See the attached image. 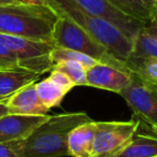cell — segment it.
<instances>
[{"label":"cell","instance_id":"cell-10","mask_svg":"<svg viewBox=\"0 0 157 157\" xmlns=\"http://www.w3.org/2000/svg\"><path fill=\"white\" fill-rule=\"evenodd\" d=\"M48 117V114L33 116L8 114L0 117V144L16 140H26Z\"/></svg>","mask_w":157,"mask_h":157},{"label":"cell","instance_id":"cell-23","mask_svg":"<svg viewBox=\"0 0 157 157\" xmlns=\"http://www.w3.org/2000/svg\"><path fill=\"white\" fill-rule=\"evenodd\" d=\"M48 78H50L52 81H54L57 85H59L60 87H63V90H67L68 93H69L70 90H71L72 88L75 86L73 82H72L65 73L58 71V70L53 69L52 71H51V74H50V76H48Z\"/></svg>","mask_w":157,"mask_h":157},{"label":"cell","instance_id":"cell-6","mask_svg":"<svg viewBox=\"0 0 157 157\" xmlns=\"http://www.w3.org/2000/svg\"><path fill=\"white\" fill-rule=\"evenodd\" d=\"M138 118L127 122H97L92 157H115L138 132Z\"/></svg>","mask_w":157,"mask_h":157},{"label":"cell","instance_id":"cell-11","mask_svg":"<svg viewBox=\"0 0 157 157\" xmlns=\"http://www.w3.org/2000/svg\"><path fill=\"white\" fill-rule=\"evenodd\" d=\"M9 114L17 115H48L50 109L43 105L36 90V82L21 88L6 99Z\"/></svg>","mask_w":157,"mask_h":157},{"label":"cell","instance_id":"cell-14","mask_svg":"<svg viewBox=\"0 0 157 157\" xmlns=\"http://www.w3.org/2000/svg\"><path fill=\"white\" fill-rule=\"evenodd\" d=\"M40 74L16 68V69L0 70V101L9 98L21 88L35 83Z\"/></svg>","mask_w":157,"mask_h":157},{"label":"cell","instance_id":"cell-24","mask_svg":"<svg viewBox=\"0 0 157 157\" xmlns=\"http://www.w3.org/2000/svg\"><path fill=\"white\" fill-rule=\"evenodd\" d=\"M144 27H145V29L148 31V33H152L153 36H155V37L157 38V15Z\"/></svg>","mask_w":157,"mask_h":157},{"label":"cell","instance_id":"cell-13","mask_svg":"<svg viewBox=\"0 0 157 157\" xmlns=\"http://www.w3.org/2000/svg\"><path fill=\"white\" fill-rule=\"evenodd\" d=\"M125 15L139 21L145 26L157 15V2L154 0H107Z\"/></svg>","mask_w":157,"mask_h":157},{"label":"cell","instance_id":"cell-26","mask_svg":"<svg viewBox=\"0 0 157 157\" xmlns=\"http://www.w3.org/2000/svg\"><path fill=\"white\" fill-rule=\"evenodd\" d=\"M24 3L29 5H37V6H46V0H21Z\"/></svg>","mask_w":157,"mask_h":157},{"label":"cell","instance_id":"cell-25","mask_svg":"<svg viewBox=\"0 0 157 157\" xmlns=\"http://www.w3.org/2000/svg\"><path fill=\"white\" fill-rule=\"evenodd\" d=\"M8 114H9V110H8V107L6 105V99H5V100L0 101V117L8 115Z\"/></svg>","mask_w":157,"mask_h":157},{"label":"cell","instance_id":"cell-9","mask_svg":"<svg viewBox=\"0 0 157 157\" xmlns=\"http://www.w3.org/2000/svg\"><path fill=\"white\" fill-rule=\"evenodd\" d=\"M131 82V74L107 63H97L86 69V86L120 94Z\"/></svg>","mask_w":157,"mask_h":157},{"label":"cell","instance_id":"cell-18","mask_svg":"<svg viewBox=\"0 0 157 157\" xmlns=\"http://www.w3.org/2000/svg\"><path fill=\"white\" fill-rule=\"evenodd\" d=\"M129 56L142 58H157V38L145 27L140 29L132 40V50Z\"/></svg>","mask_w":157,"mask_h":157},{"label":"cell","instance_id":"cell-3","mask_svg":"<svg viewBox=\"0 0 157 157\" xmlns=\"http://www.w3.org/2000/svg\"><path fill=\"white\" fill-rule=\"evenodd\" d=\"M93 121L85 112L50 115L25 140V157L69 156L68 137L78 125Z\"/></svg>","mask_w":157,"mask_h":157},{"label":"cell","instance_id":"cell-5","mask_svg":"<svg viewBox=\"0 0 157 157\" xmlns=\"http://www.w3.org/2000/svg\"><path fill=\"white\" fill-rule=\"evenodd\" d=\"M0 40L12 51L21 69L43 74L52 71L54 63L51 59L53 44L27 38L0 33Z\"/></svg>","mask_w":157,"mask_h":157},{"label":"cell","instance_id":"cell-22","mask_svg":"<svg viewBox=\"0 0 157 157\" xmlns=\"http://www.w3.org/2000/svg\"><path fill=\"white\" fill-rule=\"evenodd\" d=\"M18 68L17 61L12 51L0 40V70H9Z\"/></svg>","mask_w":157,"mask_h":157},{"label":"cell","instance_id":"cell-12","mask_svg":"<svg viewBox=\"0 0 157 157\" xmlns=\"http://www.w3.org/2000/svg\"><path fill=\"white\" fill-rule=\"evenodd\" d=\"M97 122L90 121L78 125L68 137V151L72 157H92Z\"/></svg>","mask_w":157,"mask_h":157},{"label":"cell","instance_id":"cell-17","mask_svg":"<svg viewBox=\"0 0 157 157\" xmlns=\"http://www.w3.org/2000/svg\"><path fill=\"white\" fill-rule=\"evenodd\" d=\"M36 90L39 98L48 109L59 107L65 96L68 94L67 90L57 85L50 78L36 83Z\"/></svg>","mask_w":157,"mask_h":157},{"label":"cell","instance_id":"cell-16","mask_svg":"<svg viewBox=\"0 0 157 157\" xmlns=\"http://www.w3.org/2000/svg\"><path fill=\"white\" fill-rule=\"evenodd\" d=\"M125 63L131 74L146 83L157 86V58L129 56Z\"/></svg>","mask_w":157,"mask_h":157},{"label":"cell","instance_id":"cell-21","mask_svg":"<svg viewBox=\"0 0 157 157\" xmlns=\"http://www.w3.org/2000/svg\"><path fill=\"white\" fill-rule=\"evenodd\" d=\"M25 140L0 144V157H25Z\"/></svg>","mask_w":157,"mask_h":157},{"label":"cell","instance_id":"cell-8","mask_svg":"<svg viewBox=\"0 0 157 157\" xmlns=\"http://www.w3.org/2000/svg\"><path fill=\"white\" fill-rule=\"evenodd\" d=\"M74 1L86 12L103 18L117 27L130 40H133L140 29L144 27V25L139 21L129 17L116 10L107 0H74Z\"/></svg>","mask_w":157,"mask_h":157},{"label":"cell","instance_id":"cell-19","mask_svg":"<svg viewBox=\"0 0 157 157\" xmlns=\"http://www.w3.org/2000/svg\"><path fill=\"white\" fill-rule=\"evenodd\" d=\"M51 59L55 63H60V61H66V60H71V61H76V63H81L85 69L95 66L97 63L96 59L92 58V57L84 55L82 53L75 52V51L68 50V48H53L52 52H51Z\"/></svg>","mask_w":157,"mask_h":157},{"label":"cell","instance_id":"cell-15","mask_svg":"<svg viewBox=\"0 0 157 157\" xmlns=\"http://www.w3.org/2000/svg\"><path fill=\"white\" fill-rule=\"evenodd\" d=\"M115 157H157V137L136 133L132 140Z\"/></svg>","mask_w":157,"mask_h":157},{"label":"cell","instance_id":"cell-7","mask_svg":"<svg viewBox=\"0 0 157 157\" xmlns=\"http://www.w3.org/2000/svg\"><path fill=\"white\" fill-rule=\"evenodd\" d=\"M120 96L127 102L140 123L151 129L157 128V86L142 81L131 74V82Z\"/></svg>","mask_w":157,"mask_h":157},{"label":"cell","instance_id":"cell-27","mask_svg":"<svg viewBox=\"0 0 157 157\" xmlns=\"http://www.w3.org/2000/svg\"><path fill=\"white\" fill-rule=\"evenodd\" d=\"M16 2H21V0H0V6L9 5V3H16Z\"/></svg>","mask_w":157,"mask_h":157},{"label":"cell","instance_id":"cell-1","mask_svg":"<svg viewBox=\"0 0 157 157\" xmlns=\"http://www.w3.org/2000/svg\"><path fill=\"white\" fill-rule=\"evenodd\" d=\"M46 5L57 14L65 16L102 44L114 57L126 61L132 50V40L108 21L86 12L74 0H46Z\"/></svg>","mask_w":157,"mask_h":157},{"label":"cell","instance_id":"cell-2","mask_svg":"<svg viewBox=\"0 0 157 157\" xmlns=\"http://www.w3.org/2000/svg\"><path fill=\"white\" fill-rule=\"evenodd\" d=\"M57 17L58 15L48 5H29L22 1L1 5L0 33L52 43Z\"/></svg>","mask_w":157,"mask_h":157},{"label":"cell","instance_id":"cell-20","mask_svg":"<svg viewBox=\"0 0 157 157\" xmlns=\"http://www.w3.org/2000/svg\"><path fill=\"white\" fill-rule=\"evenodd\" d=\"M53 69L65 73L75 86H86V69L81 63L71 60L60 61L55 63Z\"/></svg>","mask_w":157,"mask_h":157},{"label":"cell","instance_id":"cell-29","mask_svg":"<svg viewBox=\"0 0 157 157\" xmlns=\"http://www.w3.org/2000/svg\"><path fill=\"white\" fill-rule=\"evenodd\" d=\"M154 1H155V2H157V0H154Z\"/></svg>","mask_w":157,"mask_h":157},{"label":"cell","instance_id":"cell-28","mask_svg":"<svg viewBox=\"0 0 157 157\" xmlns=\"http://www.w3.org/2000/svg\"><path fill=\"white\" fill-rule=\"evenodd\" d=\"M152 131H153V132H154V133H156V135H157V128L152 129Z\"/></svg>","mask_w":157,"mask_h":157},{"label":"cell","instance_id":"cell-4","mask_svg":"<svg viewBox=\"0 0 157 157\" xmlns=\"http://www.w3.org/2000/svg\"><path fill=\"white\" fill-rule=\"evenodd\" d=\"M52 43L54 48H68L82 53L96 59L99 63H107L130 73L124 61L114 57L102 44L96 41L85 30L65 16L58 15L57 17L53 28Z\"/></svg>","mask_w":157,"mask_h":157}]
</instances>
